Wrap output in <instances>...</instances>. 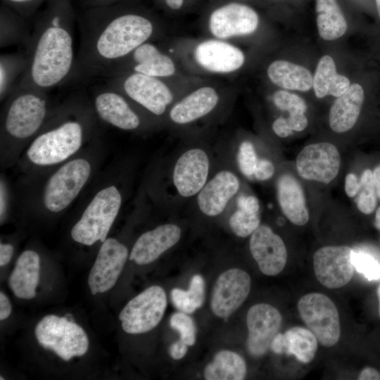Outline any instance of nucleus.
<instances>
[{
  "label": "nucleus",
  "instance_id": "nucleus-1",
  "mask_svg": "<svg viewBox=\"0 0 380 380\" xmlns=\"http://www.w3.org/2000/svg\"><path fill=\"white\" fill-rule=\"evenodd\" d=\"M80 28L75 77L101 76L148 42L156 25L144 12L113 4L90 7L81 19Z\"/></svg>",
  "mask_w": 380,
  "mask_h": 380
},
{
  "label": "nucleus",
  "instance_id": "nucleus-2",
  "mask_svg": "<svg viewBox=\"0 0 380 380\" xmlns=\"http://www.w3.org/2000/svg\"><path fill=\"white\" fill-rule=\"evenodd\" d=\"M49 3L25 46L27 65L18 83L45 91L75 77L76 66L70 3L68 0Z\"/></svg>",
  "mask_w": 380,
  "mask_h": 380
},
{
  "label": "nucleus",
  "instance_id": "nucleus-3",
  "mask_svg": "<svg viewBox=\"0 0 380 380\" xmlns=\"http://www.w3.org/2000/svg\"><path fill=\"white\" fill-rule=\"evenodd\" d=\"M91 115L90 107L79 97L51 112L27 150L29 161L38 166H51L67 160L82 147L91 131Z\"/></svg>",
  "mask_w": 380,
  "mask_h": 380
},
{
  "label": "nucleus",
  "instance_id": "nucleus-4",
  "mask_svg": "<svg viewBox=\"0 0 380 380\" xmlns=\"http://www.w3.org/2000/svg\"><path fill=\"white\" fill-rule=\"evenodd\" d=\"M6 99L1 116L3 139L12 143L34 139L51 113L46 91L18 84Z\"/></svg>",
  "mask_w": 380,
  "mask_h": 380
},
{
  "label": "nucleus",
  "instance_id": "nucleus-5",
  "mask_svg": "<svg viewBox=\"0 0 380 380\" xmlns=\"http://www.w3.org/2000/svg\"><path fill=\"white\" fill-rule=\"evenodd\" d=\"M122 204L118 189L108 186L98 191L71 229L72 239L81 244L91 246L103 242L115 222Z\"/></svg>",
  "mask_w": 380,
  "mask_h": 380
},
{
  "label": "nucleus",
  "instance_id": "nucleus-6",
  "mask_svg": "<svg viewBox=\"0 0 380 380\" xmlns=\"http://www.w3.org/2000/svg\"><path fill=\"white\" fill-rule=\"evenodd\" d=\"M34 333L42 347L65 361L82 356L88 350L89 340L84 329L64 317L46 315L37 323Z\"/></svg>",
  "mask_w": 380,
  "mask_h": 380
},
{
  "label": "nucleus",
  "instance_id": "nucleus-7",
  "mask_svg": "<svg viewBox=\"0 0 380 380\" xmlns=\"http://www.w3.org/2000/svg\"><path fill=\"white\" fill-rule=\"evenodd\" d=\"M106 78L107 84L155 115H163L173 99L160 78L137 72H120Z\"/></svg>",
  "mask_w": 380,
  "mask_h": 380
},
{
  "label": "nucleus",
  "instance_id": "nucleus-8",
  "mask_svg": "<svg viewBox=\"0 0 380 380\" xmlns=\"http://www.w3.org/2000/svg\"><path fill=\"white\" fill-rule=\"evenodd\" d=\"M91 172L89 161L83 158L68 160L49 179L43 194L45 208L52 213L65 210L87 182Z\"/></svg>",
  "mask_w": 380,
  "mask_h": 380
},
{
  "label": "nucleus",
  "instance_id": "nucleus-9",
  "mask_svg": "<svg viewBox=\"0 0 380 380\" xmlns=\"http://www.w3.org/2000/svg\"><path fill=\"white\" fill-rule=\"evenodd\" d=\"M297 307L302 320L321 345L332 347L338 342L339 315L329 297L320 293H310L300 298Z\"/></svg>",
  "mask_w": 380,
  "mask_h": 380
},
{
  "label": "nucleus",
  "instance_id": "nucleus-10",
  "mask_svg": "<svg viewBox=\"0 0 380 380\" xmlns=\"http://www.w3.org/2000/svg\"><path fill=\"white\" fill-rule=\"evenodd\" d=\"M167 307L163 289L152 286L130 300L119 315L122 329L127 334L146 333L162 319Z\"/></svg>",
  "mask_w": 380,
  "mask_h": 380
},
{
  "label": "nucleus",
  "instance_id": "nucleus-11",
  "mask_svg": "<svg viewBox=\"0 0 380 380\" xmlns=\"http://www.w3.org/2000/svg\"><path fill=\"white\" fill-rule=\"evenodd\" d=\"M120 72H137L162 78L174 75L175 65L170 57L148 41L110 66L101 76L106 78Z\"/></svg>",
  "mask_w": 380,
  "mask_h": 380
},
{
  "label": "nucleus",
  "instance_id": "nucleus-12",
  "mask_svg": "<svg viewBox=\"0 0 380 380\" xmlns=\"http://www.w3.org/2000/svg\"><path fill=\"white\" fill-rule=\"evenodd\" d=\"M260 18L251 6L232 1L213 9L208 18L211 33L219 39L250 34L258 27Z\"/></svg>",
  "mask_w": 380,
  "mask_h": 380
},
{
  "label": "nucleus",
  "instance_id": "nucleus-13",
  "mask_svg": "<svg viewBox=\"0 0 380 380\" xmlns=\"http://www.w3.org/2000/svg\"><path fill=\"white\" fill-rule=\"evenodd\" d=\"M353 251L346 246H328L320 248L314 253V272L324 286L338 289L349 283L355 270Z\"/></svg>",
  "mask_w": 380,
  "mask_h": 380
},
{
  "label": "nucleus",
  "instance_id": "nucleus-14",
  "mask_svg": "<svg viewBox=\"0 0 380 380\" xmlns=\"http://www.w3.org/2000/svg\"><path fill=\"white\" fill-rule=\"evenodd\" d=\"M128 100L121 91L106 84L96 88L91 105L104 122L122 130H134L141 125V118Z\"/></svg>",
  "mask_w": 380,
  "mask_h": 380
},
{
  "label": "nucleus",
  "instance_id": "nucleus-15",
  "mask_svg": "<svg viewBox=\"0 0 380 380\" xmlns=\"http://www.w3.org/2000/svg\"><path fill=\"white\" fill-rule=\"evenodd\" d=\"M127 256V248L117 239L107 238L103 242L88 277V285L93 295L113 287Z\"/></svg>",
  "mask_w": 380,
  "mask_h": 380
},
{
  "label": "nucleus",
  "instance_id": "nucleus-16",
  "mask_svg": "<svg viewBox=\"0 0 380 380\" xmlns=\"http://www.w3.org/2000/svg\"><path fill=\"white\" fill-rule=\"evenodd\" d=\"M341 156L334 145L328 142L304 147L296 158V170L303 179L328 184L338 175Z\"/></svg>",
  "mask_w": 380,
  "mask_h": 380
},
{
  "label": "nucleus",
  "instance_id": "nucleus-17",
  "mask_svg": "<svg viewBox=\"0 0 380 380\" xmlns=\"http://www.w3.org/2000/svg\"><path fill=\"white\" fill-rule=\"evenodd\" d=\"M251 284L249 274L243 270L232 268L222 272L212 293L213 312L220 318L229 317L247 298Z\"/></svg>",
  "mask_w": 380,
  "mask_h": 380
},
{
  "label": "nucleus",
  "instance_id": "nucleus-18",
  "mask_svg": "<svg viewBox=\"0 0 380 380\" xmlns=\"http://www.w3.org/2000/svg\"><path fill=\"white\" fill-rule=\"evenodd\" d=\"M281 324L282 316L272 305L258 303L251 307L246 315V346L249 353L254 357L263 355L270 348Z\"/></svg>",
  "mask_w": 380,
  "mask_h": 380
},
{
  "label": "nucleus",
  "instance_id": "nucleus-19",
  "mask_svg": "<svg viewBox=\"0 0 380 380\" xmlns=\"http://www.w3.org/2000/svg\"><path fill=\"white\" fill-rule=\"evenodd\" d=\"M250 251L265 275H277L286 264L287 251L283 240L267 225H259L251 234Z\"/></svg>",
  "mask_w": 380,
  "mask_h": 380
},
{
  "label": "nucleus",
  "instance_id": "nucleus-20",
  "mask_svg": "<svg viewBox=\"0 0 380 380\" xmlns=\"http://www.w3.org/2000/svg\"><path fill=\"white\" fill-rule=\"evenodd\" d=\"M209 159L201 148H191L177 160L173 170V182L179 194L190 197L198 194L206 184Z\"/></svg>",
  "mask_w": 380,
  "mask_h": 380
},
{
  "label": "nucleus",
  "instance_id": "nucleus-21",
  "mask_svg": "<svg viewBox=\"0 0 380 380\" xmlns=\"http://www.w3.org/2000/svg\"><path fill=\"white\" fill-rule=\"evenodd\" d=\"M194 57L203 68L215 73L236 71L245 61L244 54L238 47L216 39L206 40L198 44Z\"/></svg>",
  "mask_w": 380,
  "mask_h": 380
},
{
  "label": "nucleus",
  "instance_id": "nucleus-22",
  "mask_svg": "<svg viewBox=\"0 0 380 380\" xmlns=\"http://www.w3.org/2000/svg\"><path fill=\"white\" fill-rule=\"evenodd\" d=\"M180 237L181 229L177 225H160L138 238L130 252L129 260L138 265L151 263L175 245Z\"/></svg>",
  "mask_w": 380,
  "mask_h": 380
},
{
  "label": "nucleus",
  "instance_id": "nucleus-23",
  "mask_svg": "<svg viewBox=\"0 0 380 380\" xmlns=\"http://www.w3.org/2000/svg\"><path fill=\"white\" fill-rule=\"evenodd\" d=\"M238 177L229 170H222L206 183L198 194L200 210L206 215H220L239 188Z\"/></svg>",
  "mask_w": 380,
  "mask_h": 380
},
{
  "label": "nucleus",
  "instance_id": "nucleus-24",
  "mask_svg": "<svg viewBox=\"0 0 380 380\" xmlns=\"http://www.w3.org/2000/svg\"><path fill=\"white\" fill-rule=\"evenodd\" d=\"M365 99L362 86L354 83L331 107L329 122L333 131L338 133L350 130L355 125Z\"/></svg>",
  "mask_w": 380,
  "mask_h": 380
},
{
  "label": "nucleus",
  "instance_id": "nucleus-25",
  "mask_svg": "<svg viewBox=\"0 0 380 380\" xmlns=\"http://www.w3.org/2000/svg\"><path fill=\"white\" fill-rule=\"evenodd\" d=\"M318 347L315 336L307 328L293 327L284 334L278 333L270 349L276 354L292 355L302 363H309L315 357Z\"/></svg>",
  "mask_w": 380,
  "mask_h": 380
},
{
  "label": "nucleus",
  "instance_id": "nucleus-26",
  "mask_svg": "<svg viewBox=\"0 0 380 380\" xmlns=\"http://www.w3.org/2000/svg\"><path fill=\"white\" fill-rule=\"evenodd\" d=\"M40 258L32 250L23 251L18 257L12 271L8 284L15 296L31 299L36 295L39 280Z\"/></svg>",
  "mask_w": 380,
  "mask_h": 380
},
{
  "label": "nucleus",
  "instance_id": "nucleus-27",
  "mask_svg": "<svg viewBox=\"0 0 380 380\" xmlns=\"http://www.w3.org/2000/svg\"><path fill=\"white\" fill-rule=\"evenodd\" d=\"M218 101V94L213 87L199 88L173 106L170 119L177 124L191 122L211 112Z\"/></svg>",
  "mask_w": 380,
  "mask_h": 380
},
{
  "label": "nucleus",
  "instance_id": "nucleus-28",
  "mask_svg": "<svg viewBox=\"0 0 380 380\" xmlns=\"http://www.w3.org/2000/svg\"><path fill=\"white\" fill-rule=\"evenodd\" d=\"M277 196L281 209L291 222L296 225L305 224L309 213L300 183L290 175H283L278 180Z\"/></svg>",
  "mask_w": 380,
  "mask_h": 380
},
{
  "label": "nucleus",
  "instance_id": "nucleus-29",
  "mask_svg": "<svg viewBox=\"0 0 380 380\" xmlns=\"http://www.w3.org/2000/svg\"><path fill=\"white\" fill-rule=\"evenodd\" d=\"M267 72L272 82L283 89L305 91L312 87L313 77L309 70L287 61H274Z\"/></svg>",
  "mask_w": 380,
  "mask_h": 380
},
{
  "label": "nucleus",
  "instance_id": "nucleus-30",
  "mask_svg": "<svg viewBox=\"0 0 380 380\" xmlns=\"http://www.w3.org/2000/svg\"><path fill=\"white\" fill-rule=\"evenodd\" d=\"M350 80L344 75L336 72L334 59L328 55L323 56L318 61L312 87L317 98L327 95L338 97L350 87Z\"/></svg>",
  "mask_w": 380,
  "mask_h": 380
},
{
  "label": "nucleus",
  "instance_id": "nucleus-31",
  "mask_svg": "<svg viewBox=\"0 0 380 380\" xmlns=\"http://www.w3.org/2000/svg\"><path fill=\"white\" fill-rule=\"evenodd\" d=\"M316 22L319 37L334 40L342 37L348 25L337 0H315Z\"/></svg>",
  "mask_w": 380,
  "mask_h": 380
},
{
  "label": "nucleus",
  "instance_id": "nucleus-32",
  "mask_svg": "<svg viewBox=\"0 0 380 380\" xmlns=\"http://www.w3.org/2000/svg\"><path fill=\"white\" fill-rule=\"evenodd\" d=\"M246 374V364L237 353L230 350L217 353L204 370L206 380H241Z\"/></svg>",
  "mask_w": 380,
  "mask_h": 380
},
{
  "label": "nucleus",
  "instance_id": "nucleus-33",
  "mask_svg": "<svg viewBox=\"0 0 380 380\" xmlns=\"http://www.w3.org/2000/svg\"><path fill=\"white\" fill-rule=\"evenodd\" d=\"M25 52L1 54L0 56V99H6L18 84L26 69Z\"/></svg>",
  "mask_w": 380,
  "mask_h": 380
},
{
  "label": "nucleus",
  "instance_id": "nucleus-34",
  "mask_svg": "<svg viewBox=\"0 0 380 380\" xmlns=\"http://www.w3.org/2000/svg\"><path fill=\"white\" fill-rule=\"evenodd\" d=\"M18 12L1 9L0 26V46L4 48L12 45L27 46L31 33Z\"/></svg>",
  "mask_w": 380,
  "mask_h": 380
},
{
  "label": "nucleus",
  "instance_id": "nucleus-35",
  "mask_svg": "<svg viewBox=\"0 0 380 380\" xmlns=\"http://www.w3.org/2000/svg\"><path fill=\"white\" fill-rule=\"evenodd\" d=\"M205 299V283L200 274H195L191 279L188 290L174 289L171 291V300L180 312L191 314L200 308Z\"/></svg>",
  "mask_w": 380,
  "mask_h": 380
},
{
  "label": "nucleus",
  "instance_id": "nucleus-36",
  "mask_svg": "<svg viewBox=\"0 0 380 380\" xmlns=\"http://www.w3.org/2000/svg\"><path fill=\"white\" fill-rule=\"evenodd\" d=\"M360 182L361 187L357 194V207L362 213L369 215L374 212L377 204V195L374 184L372 171L369 169L364 170Z\"/></svg>",
  "mask_w": 380,
  "mask_h": 380
},
{
  "label": "nucleus",
  "instance_id": "nucleus-37",
  "mask_svg": "<svg viewBox=\"0 0 380 380\" xmlns=\"http://www.w3.org/2000/svg\"><path fill=\"white\" fill-rule=\"evenodd\" d=\"M258 213H251L238 209L229 218V226L232 232L239 237H246L260 225Z\"/></svg>",
  "mask_w": 380,
  "mask_h": 380
},
{
  "label": "nucleus",
  "instance_id": "nucleus-38",
  "mask_svg": "<svg viewBox=\"0 0 380 380\" xmlns=\"http://www.w3.org/2000/svg\"><path fill=\"white\" fill-rule=\"evenodd\" d=\"M352 261L355 270L369 281L380 279V262L372 254L360 250H353Z\"/></svg>",
  "mask_w": 380,
  "mask_h": 380
},
{
  "label": "nucleus",
  "instance_id": "nucleus-39",
  "mask_svg": "<svg viewBox=\"0 0 380 380\" xmlns=\"http://www.w3.org/2000/svg\"><path fill=\"white\" fill-rule=\"evenodd\" d=\"M170 327L177 330L180 339L188 346H193L196 342V327L191 317L186 313L179 312L172 315Z\"/></svg>",
  "mask_w": 380,
  "mask_h": 380
},
{
  "label": "nucleus",
  "instance_id": "nucleus-40",
  "mask_svg": "<svg viewBox=\"0 0 380 380\" xmlns=\"http://www.w3.org/2000/svg\"><path fill=\"white\" fill-rule=\"evenodd\" d=\"M272 100L277 108L283 110H287L289 113H305L307 109L306 103L302 98L284 90H279L274 92Z\"/></svg>",
  "mask_w": 380,
  "mask_h": 380
},
{
  "label": "nucleus",
  "instance_id": "nucleus-41",
  "mask_svg": "<svg viewBox=\"0 0 380 380\" xmlns=\"http://www.w3.org/2000/svg\"><path fill=\"white\" fill-rule=\"evenodd\" d=\"M238 163L241 172L246 176H251L254 171L258 159L253 145L248 141L242 142L238 152Z\"/></svg>",
  "mask_w": 380,
  "mask_h": 380
},
{
  "label": "nucleus",
  "instance_id": "nucleus-42",
  "mask_svg": "<svg viewBox=\"0 0 380 380\" xmlns=\"http://www.w3.org/2000/svg\"><path fill=\"white\" fill-rule=\"evenodd\" d=\"M8 5L23 17L27 16L35 9L41 0H4Z\"/></svg>",
  "mask_w": 380,
  "mask_h": 380
},
{
  "label": "nucleus",
  "instance_id": "nucleus-43",
  "mask_svg": "<svg viewBox=\"0 0 380 380\" xmlns=\"http://www.w3.org/2000/svg\"><path fill=\"white\" fill-rule=\"evenodd\" d=\"M274 172V167L272 163L267 159H258L254 176L258 180H267L272 177Z\"/></svg>",
  "mask_w": 380,
  "mask_h": 380
},
{
  "label": "nucleus",
  "instance_id": "nucleus-44",
  "mask_svg": "<svg viewBox=\"0 0 380 380\" xmlns=\"http://www.w3.org/2000/svg\"><path fill=\"white\" fill-rule=\"evenodd\" d=\"M286 120L291 129L297 132L305 129L308 123V118L303 113H289Z\"/></svg>",
  "mask_w": 380,
  "mask_h": 380
},
{
  "label": "nucleus",
  "instance_id": "nucleus-45",
  "mask_svg": "<svg viewBox=\"0 0 380 380\" xmlns=\"http://www.w3.org/2000/svg\"><path fill=\"white\" fill-rule=\"evenodd\" d=\"M238 209L251 213H258L260 205L258 198L253 196H241L237 200Z\"/></svg>",
  "mask_w": 380,
  "mask_h": 380
},
{
  "label": "nucleus",
  "instance_id": "nucleus-46",
  "mask_svg": "<svg viewBox=\"0 0 380 380\" xmlns=\"http://www.w3.org/2000/svg\"><path fill=\"white\" fill-rule=\"evenodd\" d=\"M361 187L360 179L353 173L348 174L345 180V191L348 197L357 196Z\"/></svg>",
  "mask_w": 380,
  "mask_h": 380
},
{
  "label": "nucleus",
  "instance_id": "nucleus-47",
  "mask_svg": "<svg viewBox=\"0 0 380 380\" xmlns=\"http://www.w3.org/2000/svg\"><path fill=\"white\" fill-rule=\"evenodd\" d=\"M272 129L274 132L279 137H287L292 134L293 130L291 129L286 118L279 117L277 118L272 124Z\"/></svg>",
  "mask_w": 380,
  "mask_h": 380
},
{
  "label": "nucleus",
  "instance_id": "nucleus-48",
  "mask_svg": "<svg viewBox=\"0 0 380 380\" xmlns=\"http://www.w3.org/2000/svg\"><path fill=\"white\" fill-rule=\"evenodd\" d=\"M187 346L181 339L175 342L169 348L170 356L175 360L182 359L187 352Z\"/></svg>",
  "mask_w": 380,
  "mask_h": 380
},
{
  "label": "nucleus",
  "instance_id": "nucleus-49",
  "mask_svg": "<svg viewBox=\"0 0 380 380\" xmlns=\"http://www.w3.org/2000/svg\"><path fill=\"white\" fill-rule=\"evenodd\" d=\"M13 247L10 243H3L0 244V265L1 267L5 266L7 265L13 255Z\"/></svg>",
  "mask_w": 380,
  "mask_h": 380
},
{
  "label": "nucleus",
  "instance_id": "nucleus-50",
  "mask_svg": "<svg viewBox=\"0 0 380 380\" xmlns=\"http://www.w3.org/2000/svg\"><path fill=\"white\" fill-rule=\"evenodd\" d=\"M11 305L8 297L3 293H0V319L4 320L9 317L11 312Z\"/></svg>",
  "mask_w": 380,
  "mask_h": 380
},
{
  "label": "nucleus",
  "instance_id": "nucleus-51",
  "mask_svg": "<svg viewBox=\"0 0 380 380\" xmlns=\"http://www.w3.org/2000/svg\"><path fill=\"white\" fill-rule=\"evenodd\" d=\"M8 205V197L4 183L1 180L0 184V217L1 223L5 217Z\"/></svg>",
  "mask_w": 380,
  "mask_h": 380
},
{
  "label": "nucleus",
  "instance_id": "nucleus-52",
  "mask_svg": "<svg viewBox=\"0 0 380 380\" xmlns=\"http://www.w3.org/2000/svg\"><path fill=\"white\" fill-rule=\"evenodd\" d=\"M360 380H380V373L372 367L364 368L358 376Z\"/></svg>",
  "mask_w": 380,
  "mask_h": 380
},
{
  "label": "nucleus",
  "instance_id": "nucleus-53",
  "mask_svg": "<svg viewBox=\"0 0 380 380\" xmlns=\"http://www.w3.org/2000/svg\"><path fill=\"white\" fill-rule=\"evenodd\" d=\"M373 181L377 197L380 199V164L372 171Z\"/></svg>",
  "mask_w": 380,
  "mask_h": 380
},
{
  "label": "nucleus",
  "instance_id": "nucleus-54",
  "mask_svg": "<svg viewBox=\"0 0 380 380\" xmlns=\"http://www.w3.org/2000/svg\"><path fill=\"white\" fill-rule=\"evenodd\" d=\"M120 0H85L86 3L91 7L110 6L117 4Z\"/></svg>",
  "mask_w": 380,
  "mask_h": 380
},
{
  "label": "nucleus",
  "instance_id": "nucleus-55",
  "mask_svg": "<svg viewBox=\"0 0 380 380\" xmlns=\"http://www.w3.org/2000/svg\"><path fill=\"white\" fill-rule=\"evenodd\" d=\"M165 6L172 11H179L184 7L185 0H163Z\"/></svg>",
  "mask_w": 380,
  "mask_h": 380
},
{
  "label": "nucleus",
  "instance_id": "nucleus-56",
  "mask_svg": "<svg viewBox=\"0 0 380 380\" xmlns=\"http://www.w3.org/2000/svg\"><path fill=\"white\" fill-rule=\"evenodd\" d=\"M374 226L380 230V207H379L375 213Z\"/></svg>",
  "mask_w": 380,
  "mask_h": 380
},
{
  "label": "nucleus",
  "instance_id": "nucleus-57",
  "mask_svg": "<svg viewBox=\"0 0 380 380\" xmlns=\"http://www.w3.org/2000/svg\"><path fill=\"white\" fill-rule=\"evenodd\" d=\"M373 1L376 15L380 20V0H373Z\"/></svg>",
  "mask_w": 380,
  "mask_h": 380
},
{
  "label": "nucleus",
  "instance_id": "nucleus-58",
  "mask_svg": "<svg viewBox=\"0 0 380 380\" xmlns=\"http://www.w3.org/2000/svg\"><path fill=\"white\" fill-rule=\"evenodd\" d=\"M377 296H378V300H379V315L380 317V284L377 289Z\"/></svg>",
  "mask_w": 380,
  "mask_h": 380
},
{
  "label": "nucleus",
  "instance_id": "nucleus-59",
  "mask_svg": "<svg viewBox=\"0 0 380 380\" xmlns=\"http://www.w3.org/2000/svg\"><path fill=\"white\" fill-rule=\"evenodd\" d=\"M238 1H242V0H238Z\"/></svg>",
  "mask_w": 380,
  "mask_h": 380
}]
</instances>
